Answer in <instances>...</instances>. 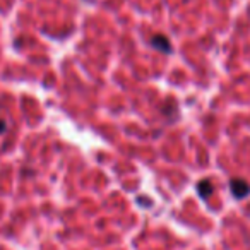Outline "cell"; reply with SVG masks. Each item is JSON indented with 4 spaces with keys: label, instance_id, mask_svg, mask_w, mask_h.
<instances>
[{
    "label": "cell",
    "instance_id": "obj_3",
    "mask_svg": "<svg viewBox=\"0 0 250 250\" xmlns=\"http://www.w3.org/2000/svg\"><path fill=\"white\" fill-rule=\"evenodd\" d=\"M212 190H214V188H212V185H211V182H209V180H201L197 184V192H199V195H201L202 199H208L209 195L212 194Z\"/></svg>",
    "mask_w": 250,
    "mask_h": 250
},
{
    "label": "cell",
    "instance_id": "obj_1",
    "mask_svg": "<svg viewBox=\"0 0 250 250\" xmlns=\"http://www.w3.org/2000/svg\"><path fill=\"white\" fill-rule=\"evenodd\" d=\"M229 190L235 199H245L250 194V185L243 178H231L229 180Z\"/></svg>",
    "mask_w": 250,
    "mask_h": 250
},
{
    "label": "cell",
    "instance_id": "obj_4",
    "mask_svg": "<svg viewBox=\"0 0 250 250\" xmlns=\"http://www.w3.org/2000/svg\"><path fill=\"white\" fill-rule=\"evenodd\" d=\"M4 130H5V124H4L2 120H0V134L4 132Z\"/></svg>",
    "mask_w": 250,
    "mask_h": 250
},
{
    "label": "cell",
    "instance_id": "obj_2",
    "mask_svg": "<svg viewBox=\"0 0 250 250\" xmlns=\"http://www.w3.org/2000/svg\"><path fill=\"white\" fill-rule=\"evenodd\" d=\"M151 45L153 48H156L158 52H163V53H171V45H170V40L163 35H154L151 38Z\"/></svg>",
    "mask_w": 250,
    "mask_h": 250
}]
</instances>
